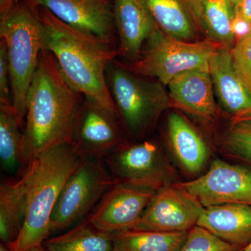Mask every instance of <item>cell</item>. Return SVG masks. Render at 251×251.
<instances>
[{
	"label": "cell",
	"mask_w": 251,
	"mask_h": 251,
	"mask_svg": "<svg viewBox=\"0 0 251 251\" xmlns=\"http://www.w3.org/2000/svg\"><path fill=\"white\" fill-rule=\"evenodd\" d=\"M116 182L151 188H163L166 170L161 151L153 141L126 143L103 158Z\"/></svg>",
	"instance_id": "obj_8"
},
{
	"label": "cell",
	"mask_w": 251,
	"mask_h": 251,
	"mask_svg": "<svg viewBox=\"0 0 251 251\" xmlns=\"http://www.w3.org/2000/svg\"><path fill=\"white\" fill-rule=\"evenodd\" d=\"M226 143L234 154L251 164V120L233 122Z\"/></svg>",
	"instance_id": "obj_26"
},
{
	"label": "cell",
	"mask_w": 251,
	"mask_h": 251,
	"mask_svg": "<svg viewBox=\"0 0 251 251\" xmlns=\"http://www.w3.org/2000/svg\"><path fill=\"white\" fill-rule=\"evenodd\" d=\"M34 171V161L16 180L5 181L0 186V238L11 247L22 228L28 190Z\"/></svg>",
	"instance_id": "obj_18"
},
{
	"label": "cell",
	"mask_w": 251,
	"mask_h": 251,
	"mask_svg": "<svg viewBox=\"0 0 251 251\" xmlns=\"http://www.w3.org/2000/svg\"><path fill=\"white\" fill-rule=\"evenodd\" d=\"M33 10L44 7L72 27L115 43L113 0H22Z\"/></svg>",
	"instance_id": "obj_13"
},
{
	"label": "cell",
	"mask_w": 251,
	"mask_h": 251,
	"mask_svg": "<svg viewBox=\"0 0 251 251\" xmlns=\"http://www.w3.org/2000/svg\"><path fill=\"white\" fill-rule=\"evenodd\" d=\"M235 17L251 24V0H231Z\"/></svg>",
	"instance_id": "obj_29"
},
{
	"label": "cell",
	"mask_w": 251,
	"mask_h": 251,
	"mask_svg": "<svg viewBox=\"0 0 251 251\" xmlns=\"http://www.w3.org/2000/svg\"><path fill=\"white\" fill-rule=\"evenodd\" d=\"M218 46L207 40L186 42L170 37L158 27L144 46L139 59L128 66L143 76L168 86L176 75L194 69H209Z\"/></svg>",
	"instance_id": "obj_6"
},
{
	"label": "cell",
	"mask_w": 251,
	"mask_h": 251,
	"mask_svg": "<svg viewBox=\"0 0 251 251\" xmlns=\"http://www.w3.org/2000/svg\"><path fill=\"white\" fill-rule=\"evenodd\" d=\"M115 183L103 159L85 157L63 187L51 216V233L90 215Z\"/></svg>",
	"instance_id": "obj_7"
},
{
	"label": "cell",
	"mask_w": 251,
	"mask_h": 251,
	"mask_svg": "<svg viewBox=\"0 0 251 251\" xmlns=\"http://www.w3.org/2000/svg\"><path fill=\"white\" fill-rule=\"evenodd\" d=\"M0 39L7 48L13 105L23 129L28 91L46 48L45 29L36 11L21 1L0 17Z\"/></svg>",
	"instance_id": "obj_4"
},
{
	"label": "cell",
	"mask_w": 251,
	"mask_h": 251,
	"mask_svg": "<svg viewBox=\"0 0 251 251\" xmlns=\"http://www.w3.org/2000/svg\"><path fill=\"white\" fill-rule=\"evenodd\" d=\"M0 251H13L9 246L6 245L4 243L1 242L0 244Z\"/></svg>",
	"instance_id": "obj_33"
},
{
	"label": "cell",
	"mask_w": 251,
	"mask_h": 251,
	"mask_svg": "<svg viewBox=\"0 0 251 251\" xmlns=\"http://www.w3.org/2000/svg\"><path fill=\"white\" fill-rule=\"evenodd\" d=\"M35 11L45 29L46 49L55 57L69 85L122 123L106 80L107 69L119 56L118 47L72 27L45 8Z\"/></svg>",
	"instance_id": "obj_2"
},
{
	"label": "cell",
	"mask_w": 251,
	"mask_h": 251,
	"mask_svg": "<svg viewBox=\"0 0 251 251\" xmlns=\"http://www.w3.org/2000/svg\"><path fill=\"white\" fill-rule=\"evenodd\" d=\"M43 246L48 251H114L112 234L102 232L87 221L66 233L47 239Z\"/></svg>",
	"instance_id": "obj_22"
},
{
	"label": "cell",
	"mask_w": 251,
	"mask_h": 251,
	"mask_svg": "<svg viewBox=\"0 0 251 251\" xmlns=\"http://www.w3.org/2000/svg\"><path fill=\"white\" fill-rule=\"evenodd\" d=\"M196 226L245 249L251 242V206L226 203L203 207Z\"/></svg>",
	"instance_id": "obj_16"
},
{
	"label": "cell",
	"mask_w": 251,
	"mask_h": 251,
	"mask_svg": "<svg viewBox=\"0 0 251 251\" xmlns=\"http://www.w3.org/2000/svg\"><path fill=\"white\" fill-rule=\"evenodd\" d=\"M0 104L13 105L7 48L0 39Z\"/></svg>",
	"instance_id": "obj_28"
},
{
	"label": "cell",
	"mask_w": 251,
	"mask_h": 251,
	"mask_svg": "<svg viewBox=\"0 0 251 251\" xmlns=\"http://www.w3.org/2000/svg\"><path fill=\"white\" fill-rule=\"evenodd\" d=\"M249 120H251V107L245 111L242 112V113L234 116L233 122Z\"/></svg>",
	"instance_id": "obj_31"
},
{
	"label": "cell",
	"mask_w": 251,
	"mask_h": 251,
	"mask_svg": "<svg viewBox=\"0 0 251 251\" xmlns=\"http://www.w3.org/2000/svg\"><path fill=\"white\" fill-rule=\"evenodd\" d=\"M231 52L238 77L251 94V32L240 38Z\"/></svg>",
	"instance_id": "obj_27"
},
{
	"label": "cell",
	"mask_w": 251,
	"mask_h": 251,
	"mask_svg": "<svg viewBox=\"0 0 251 251\" xmlns=\"http://www.w3.org/2000/svg\"><path fill=\"white\" fill-rule=\"evenodd\" d=\"M85 158L74 143L57 145L34 161L25 216L13 251L43 245L51 234V216L67 179Z\"/></svg>",
	"instance_id": "obj_3"
},
{
	"label": "cell",
	"mask_w": 251,
	"mask_h": 251,
	"mask_svg": "<svg viewBox=\"0 0 251 251\" xmlns=\"http://www.w3.org/2000/svg\"><path fill=\"white\" fill-rule=\"evenodd\" d=\"M84 98L68 83L52 52L43 49L27 94L21 153L25 169L48 150L74 143Z\"/></svg>",
	"instance_id": "obj_1"
},
{
	"label": "cell",
	"mask_w": 251,
	"mask_h": 251,
	"mask_svg": "<svg viewBox=\"0 0 251 251\" xmlns=\"http://www.w3.org/2000/svg\"><path fill=\"white\" fill-rule=\"evenodd\" d=\"M171 102L192 115L210 118L216 112L209 69H194L175 76L168 85Z\"/></svg>",
	"instance_id": "obj_15"
},
{
	"label": "cell",
	"mask_w": 251,
	"mask_h": 251,
	"mask_svg": "<svg viewBox=\"0 0 251 251\" xmlns=\"http://www.w3.org/2000/svg\"><path fill=\"white\" fill-rule=\"evenodd\" d=\"M121 122L84 98L74 125L73 142L87 158H100L127 143Z\"/></svg>",
	"instance_id": "obj_12"
},
{
	"label": "cell",
	"mask_w": 251,
	"mask_h": 251,
	"mask_svg": "<svg viewBox=\"0 0 251 251\" xmlns=\"http://www.w3.org/2000/svg\"><path fill=\"white\" fill-rule=\"evenodd\" d=\"M203 207L226 203L251 206V170L216 160L198 179L178 184Z\"/></svg>",
	"instance_id": "obj_9"
},
{
	"label": "cell",
	"mask_w": 251,
	"mask_h": 251,
	"mask_svg": "<svg viewBox=\"0 0 251 251\" xmlns=\"http://www.w3.org/2000/svg\"><path fill=\"white\" fill-rule=\"evenodd\" d=\"M244 248L220 239L207 229L196 226L188 232L179 251H244Z\"/></svg>",
	"instance_id": "obj_25"
},
{
	"label": "cell",
	"mask_w": 251,
	"mask_h": 251,
	"mask_svg": "<svg viewBox=\"0 0 251 251\" xmlns=\"http://www.w3.org/2000/svg\"><path fill=\"white\" fill-rule=\"evenodd\" d=\"M244 251H251V242L247 247L244 249Z\"/></svg>",
	"instance_id": "obj_34"
},
{
	"label": "cell",
	"mask_w": 251,
	"mask_h": 251,
	"mask_svg": "<svg viewBox=\"0 0 251 251\" xmlns=\"http://www.w3.org/2000/svg\"><path fill=\"white\" fill-rule=\"evenodd\" d=\"M209 73L220 103L234 116L251 107V94L238 77L231 50L217 46L211 55Z\"/></svg>",
	"instance_id": "obj_17"
},
{
	"label": "cell",
	"mask_w": 251,
	"mask_h": 251,
	"mask_svg": "<svg viewBox=\"0 0 251 251\" xmlns=\"http://www.w3.org/2000/svg\"><path fill=\"white\" fill-rule=\"evenodd\" d=\"M199 30L218 46L232 50L237 43L231 0H188Z\"/></svg>",
	"instance_id": "obj_19"
},
{
	"label": "cell",
	"mask_w": 251,
	"mask_h": 251,
	"mask_svg": "<svg viewBox=\"0 0 251 251\" xmlns=\"http://www.w3.org/2000/svg\"><path fill=\"white\" fill-rule=\"evenodd\" d=\"M168 135L178 161L190 173L201 171L208 158V150L202 137L192 126L176 112L168 117Z\"/></svg>",
	"instance_id": "obj_21"
},
{
	"label": "cell",
	"mask_w": 251,
	"mask_h": 251,
	"mask_svg": "<svg viewBox=\"0 0 251 251\" xmlns=\"http://www.w3.org/2000/svg\"><path fill=\"white\" fill-rule=\"evenodd\" d=\"M22 0H0V17L9 13Z\"/></svg>",
	"instance_id": "obj_30"
},
{
	"label": "cell",
	"mask_w": 251,
	"mask_h": 251,
	"mask_svg": "<svg viewBox=\"0 0 251 251\" xmlns=\"http://www.w3.org/2000/svg\"><path fill=\"white\" fill-rule=\"evenodd\" d=\"M157 27L170 37L196 42L198 29L188 0H145Z\"/></svg>",
	"instance_id": "obj_20"
},
{
	"label": "cell",
	"mask_w": 251,
	"mask_h": 251,
	"mask_svg": "<svg viewBox=\"0 0 251 251\" xmlns=\"http://www.w3.org/2000/svg\"><path fill=\"white\" fill-rule=\"evenodd\" d=\"M202 209L197 200L178 186L163 187L130 230L188 232L197 224Z\"/></svg>",
	"instance_id": "obj_11"
},
{
	"label": "cell",
	"mask_w": 251,
	"mask_h": 251,
	"mask_svg": "<svg viewBox=\"0 0 251 251\" xmlns=\"http://www.w3.org/2000/svg\"><path fill=\"white\" fill-rule=\"evenodd\" d=\"M21 128L14 105L0 104V162L8 174H15L23 166Z\"/></svg>",
	"instance_id": "obj_24"
},
{
	"label": "cell",
	"mask_w": 251,
	"mask_h": 251,
	"mask_svg": "<svg viewBox=\"0 0 251 251\" xmlns=\"http://www.w3.org/2000/svg\"><path fill=\"white\" fill-rule=\"evenodd\" d=\"M112 234L114 251H179L188 232L127 230Z\"/></svg>",
	"instance_id": "obj_23"
},
{
	"label": "cell",
	"mask_w": 251,
	"mask_h": 251,
	"mask_svg": "<svg viewBox=\"0 0 251 251\" xmlns=\"http://www.w3.org/2000/svg\"><path fill=\"white\" fill-rule=\"evenodd\" d=\"M25 251H48L47 249L43 245L37 246V247H31Z\"/></svg>",
	"instance_id": "obj_32"
},
{
	"label": "cell",
	"mask_w": 251,
	"mask_h": 251,
	"mask_svg": "<svg viewBox=\"0 0 251 251\" xmlns=\"http://www.w3.org/2000/svg\"><path fill=\"white\" fill-rule=\"evenodd\" d=\"M157 191L116 182L88 216L95 228L108 234L130 230L139 221Z\"/></svg>",
	"instance_id": "obj_10"
},
{
	"label": "cell",
	"mask_w": 251,
	"mask_h": 251,
	"mask_svg": "<svg viewBox=\"0 0 251 251\" xmlns=\"http://www.w3.org/2000/svg\"><path fill=\"white\" fill-rule=\"evenodd\" d=\"M149 78L116 59L106 71L109 90L130 138H142L150 133L162 112L171 104L166 86Z\"/></svg>",
	"instance_id": "obj_5"
},
{
	"label": "cell",
	"mask_w": 251,
	"mask_h": 251,
	"mask_svg": "<svg viewBox=\"0 0 251 251\" xmlns=\"http://www.w3.org/2000/svg\"><path fill=\"white\" fill-rule=\"evenodd\" d=\"M112 14L119 38V56L133 64L156 29V23L145 0H113Z\"/></svg>",
	"instance_id": "obj_14"
}]
</instances>
